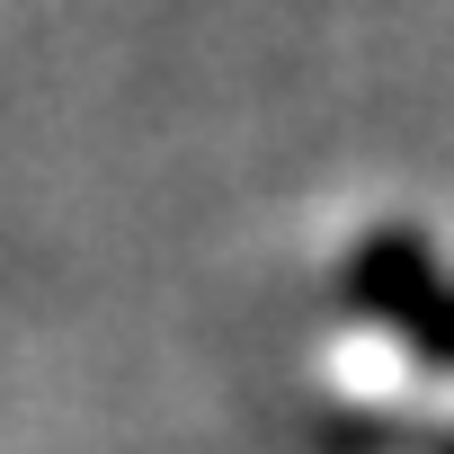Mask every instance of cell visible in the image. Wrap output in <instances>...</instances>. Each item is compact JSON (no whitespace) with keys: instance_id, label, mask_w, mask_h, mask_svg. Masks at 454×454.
Wrapping results in <instances>:
<instances>
[{"instance_id":"obj_1","label":"cell","mask_w":454,"mask_h":454,"mask_svg":"<svg viewBox=\"0 0 454 454\" xmlns=\"http://www.w3.org/2000/svg\"><path fill=\"white\" fill-rule=\"evenodd\" d=\"M348 303L365 321H383L419 365L454 374V277L427 259L419 232H374L356 259H348Z\"/></svg>"},{"instance_id":"obj_2","label":"cell","mask_w":454,"mask_h":454,"mask_svg":"<svg viewBox=\"0 0 454 454\" xmlns=\"http://www.w3.org/2000/svg\"><path fill=\"white\" fill-rule=\"evenodd\" d=\"M410 454H454V427H445V436H427V445H410Z\"/></svg>"}]
</instances>
